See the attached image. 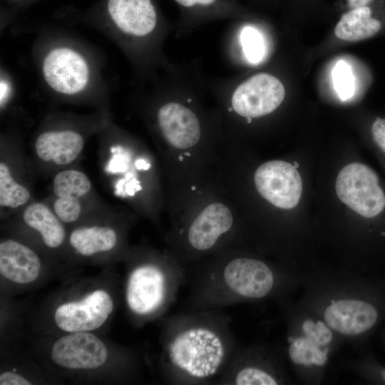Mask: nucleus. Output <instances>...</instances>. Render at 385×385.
<instances>
[{"mask_svg": "<svg viewBox=\"0 0 385 385\" xmlns=\"http://www.w3.org/2000/svg\"><path fill=\"white\" fill-rule=\"evenodd\" d=\"M83 147L82 136L73 130L47 131L35 143L37 156L45 162L67 165L77 158Z\"/></svg>", "mask_w": 385, "mask_h": 385, "instance_id": "15", "label": "nucleus"}, {"mask_svg": "<svg viewBox=\"0 0 385 385\" xmlns=\"http://www.w3.org/2000/svg\"><path fill=\"white\" fill-rule=\"evenodd\" d=\"M313 339L309 337L299 339L292 342L289 349V355L292 361L296 364L304 365H322L327 360V354L321 351Z\"/></svg>", "mask_w": 385, "mask_h": 385, "instance_id": "21", "label": "nucleus"}, {"mask_svg": "<svg viewBox=\"0 0 385 385\" xmlns=\"http://www.w3.org/2000/svg\"><path fill=\"white\" fill-rule=\"evenodd\" d=\"M158 120L164 138L177 148H188L200 140V127L197 116L180 103L170 102L161 106Z\"/></svg>", "mask_w": 385, "mask_h": 385, "instance_id": "12", "label": "nucleus"}, {"mask_svg": "<svg viewBox=\"0 0 385 385\" xmlns=\"http://www.w3.org/2000/svg\"><path fill=\"white\" fill-rule=\"evenodd\" d=\"M335 189L339 200L363 217H376L385 207V194L378 176L364 164L354 163L344 167Z\"/></svg>", "mask_w": 385, "mask_h": 385, "instance_id": "4", "label": "nucleus"}, {"mask_svg": "<svg viewBox=\"0 0 385 385\" xmlns=\"http://www.w3.org/2000/svg\"><path fill=\"white\" fill-rule=\"evenodd\" d=\"M324 317L332 329L344 335H357L376 324L379 313L372 304L366 301L343 299L330 304Z\"/></svg>", "mask_w": 385, "mask_h": 385, "instance_id": "10", "label": "nucleus"}, {"mask_svg": "<svg viewBox=\"0 0 385 385\" xmlns=\"http://www.w3.org/2000/svg\"><path fill=\"white\" fill-rule=\"evenodd\" d=\"M372 138L376 145L385 153V119L378 118L371 126Z\"/></svg>", "mask_w": 385, "mask_h": 385, "instance_id": "25", "label": "nucleus"}, {"mask_svg": "<svg viewBox=\"0 0 385 385\" xmlns=\"http://www.w3.org/2000/svg\"><path fill=\"white\" fill-rule=\"evenodd\" d=\"M91 188L89 178L83 173L68 170L58 173L53 181V190L57 198L80 200Z\"/></svg>", "mask_w": 385, "mask_h": 385, "instance_id": "19", "label": "nucleus"}, {"mask_svg": "<svg viewBox=\"0 0 385 385\" xmlns=\"http://www.w3.org/2000/svg\"><path fill=\"white\" fill-rule=\"evenodd\" d=\"M181 6L191 7L195 5L207 6L214 3L216 0H175Z\"/></svg>", "mask_w": 385, "mask_h": 385, "instance_id": "27", "label": "nucleus"}, {"mask_svg": "<svg viewBox=\"0 0 385 385\" xmlns=\"http://www.w3.org/2000/svg\"><path fill=\"white\" fill-rule=\"evenodd\" d=\"M43 74L53 90L71 95L86 87L89 71L87 63L79 53L68 48H57L45 57Z\"/></svg>", "mask_w": 385, "mask_h": 385, "instance_id": "9", "label": "nucleus"}, {"mask_svg": "<svg viewBox=\"0 0 385 385\" xmlns=\"http://www.w3.org/2000/svg\"><path fill=\"white\" fill-rule=\"evenodd\" d=\"M303 329L319 345H326L331 341V332L321 322L314 324L311 321H306L303 324Z\"/></svg>", "mask_w": 385, "mask_h": 385, "instance_id": "24", "label": "nucleus"}, {"mask_svg": "<svg viewBox=\"0 0 385 385\" xmlns=\"http://www.w3.org/2000/svg\"><path fill=\"white\" fill-rule=\"evenodd\" d=\"M240 40L243 53L251 63H257L265 56V47L261 33L252 26L242 29Z\"/></svg>", "mask_w": 385, "mask_h": 385, "instance_id": "22", "label": "nucleus"}, {"mask_svg": "<svg viewBox=\"0 0 385 385\" xmlns=\"http://www.w3.org/2000/svg\"><path fill=\"white\" fill-rule=\"evenodd\" d=\"M381 27V23L371 18V9L362 6L344 14L335 26L334 33L339 39L356 41L374 36Z\"/></svg>", "mask_w": 385, "mask_h": 385, "instance_id": "18", "label": "nucleus"}, {"mask_svg": "<svg viewBox=\"0 0 385 385\" xmlns=\"http://www.w3.org/2000/svg\"><path fill=\"white\" fill-rule=\"evenodd\" d=\"M113 301L103 289H96L81 300L59 305L54 313L57 327L67 332H90L101 327L113 310Z\"/></svg>", "mask_w": 385, "mask_h": 385, "instance_id": "7", "label": "nucleus"}, {"mask_svg": "<svg viewBox=\"0 0 385 385\" xmlns=\"http://www.w3.org/2000/svg\"><path fill=\"white\" fill-rule=\"evenodd\" d=\"M23 218L28 226L39 232L47 247L56 248L63 242L66 232L61 220L44 204L35 202L29 205Z\"/></svg>", "mask_w": 385, "mask_h": 385, "instance_id": "16", "label": "nucleus"}, {"mask_svg": "<svg viewBox=\"0 0 385 385\" xmlns=\"http://www.w3.org/2000/svg\"><path fill=\"white\" fill-rule=\"evenodd\" d=\"M41 270L40 258L26 245L13 240L0 243V273L5 279L29 284L38 278Z\"/></svg>", "mask_w": 385, "mask_h": 385, "instance_id": "13", "label": "nucleus"}, {"mask_svg": "<svg viewBox=\"0 0 385 385\" xmlns=\"http://www.w3.org/2000/svg\"><path fill=\"white\" fill-rule=\"evenodd\" d=\"M30 192L22 185L16 183L4 163H0V205L1 207L16 208L26 204Z\"/></svg>", "mask_w": 385, "mask_h": 385, "instance_id": "20", "label": "nucleus"}, {"mask_svg": "<svg viewBox=\"0 0 385 385\" xmlns=\"http://www.w3.org/2000/svg\"><path fill=\"white\" fill-rule=\"evenodd\" d=\"M1 385H30L31 382L16 372L4 371L0 375Z\"/></svg>", "mask_w": 385, "mask_h": 385, "instance_id": "26", "label": "nucleus"}, {"mask_svg": "<svg viewBox=\"0 0 385 385\" xmlns=\"http://www.w3.org/2000/svg\"><path fill=\"white\" fill-rule=\"evenodd\" d=\"M108 10L124 33L143 36L155 27L156 12L150 0H108Z\"/></svg>", "mask_w": 385, "mask_h": 385, "instance_id": "14", "label": "nucleus"}, {"mask_svg": "<svg viewBox=\"0 0 385 385\" xmlns=\"http://www.w3.org/2000/svg\"><path fill=\"white\" fill-rule=\"evenodd\" d=\"M117 241L115 231L106 226L77 228L69 237L71 246L76 252L83 256L111 250L115 247Z\"/></svg>", "mask_w": 385, "mask_h": 385, "instance_id": "17", "label": "nucleus"}, {"mask_svg": "<svg viewBox=\"0 0 385 385\" xmlns=\"http://www.w3.org/2000/svg\"><path fill=\"white\" fill-rule=\"evenodd\" d=\"M332 75L334 88L339 97L343 101L351 98L355 86L350 66L344 61H339L334 67Z\"/></svg>", "mask_w": 385, "mask_h": 385, "instance_id": "23", "label": "nucleus"}, {"mask_svg": "<svg viewBox=\"0 0 385 385\" xmlns=\"http://www.w3.org/2000/svg\"><path fill=\"white\" fill-rule=\"evenodd\" d=\"M371 0H348L349 5L351 8L366 6Z\"/></svg>", "mask_w": 385, "mask_h": 385, "instance_id": "28", "label": "nucleus"}, {"mask_svg": "<svg viewBox=\"0 0 385 385\" xmlns=\"http://www.w3.org/2000/svg\"><path fill=\"white\" fill-rule=\"evenodd\" d=\"M255 184L264 198L282 209L294 207L302 195L299 173L294 165L282 160L262 164L255 173Z\"/></svg>", "mask_w": 385, "mask_h": 385, "instance_id": "5", "label": "nucleus"}, {"mask_svg": "<svg viewBox=\"0 0 385 385\" xmlns=\"http://www.w3.org/2000/svg\"><path fill=\"white\" fill-rule=\"evenodd\" d=\"M231 322L220 309L183 311L168 318L163 341L168 381L215 383L237 347Z\"/></svg>", "mask_w": 385, "mask_h": 385, "instance_id": "1", "label": "nucleus"}, {"mask_svg": "<svg viewBox=\"0 0 385 385\" xmlns=\"http://www.w3.org/2000/svg\"><path fill=\"white\" fill-rule=\"evenodd\" d=\"M135 168L138 170H148L150 168V164L143 159H138L135 163Z\"/></svg>", "mask_w": 385, "mask_h": 385, "instance_id": "29", "label": "nucleus"}, {"mask_svg": "<svg viewBox=\"0 0 385 385\" xmlns=\"http://www.w3.org/2000/svg\"><path fill=\"white\" fill-rule=\"evenodd\" d=\"M9 92V86L8 84L4 81H1V101H2L3 99L5 98L6 95Z\"/></svg>", "mask_w": 385, "mask_h": 385, "instance_id": "30", "label": "nucleus"}, {"mask_svg": "<svg viewBox=\"0 0 385 385\" xmlns=\"http://www.w3.org/2000/svg\"><path fill=\"white\" fill-rule=\"evenodd\" d=\"M284 96V88L278 78L258 73L237 86L232 96V107L241 116L257 118L276 110Z\"/></svg>", "mask_w": 385, "mask_h": 385, "instance_id": "6", "label": "nucleus"}, {"mask_svg": "<svg viewBox=\"0 0 385 385\" xmlns=\"http://www.w3.org/2000/svg\"><path fill=\"white\" fill-rule=\"evenodd\" d=\"M275 278L263 261L245 257L196 266L187 271L189 288L183 311L220 309L260 299L273 289Z\"/></svg>", "mask_w": 385, "mask_h": 385, "instance_id": "2", "label": "nucleus"}, {"mask_svg": "<svg viewBox=\"0 0 385 385\" xmlns=\"http://www.w3.org/2000/svg\"><path fill=\"white\" fill-rule=\"evenodd\" d=\"M187 270L181 265L163 267L147 263L128 274L125 300L130 311L149 317L168 309L175 302L180 287L186 284Z\"/></svg>", "mask_w": 385, "mask_h": 385, "instance_id": "3", "label": "nucleus"}, {"mask_svg": "<svg viewBox=\"0 0 385 385\" xmlns=\"http://www.w3.org/2000/svg\"><path fill=\"white\" fill-rule=\"evenodd\" d=\"M233 217L229 208L222 203L207 206L190 225L187 241L192 250H212L220 237L232 228Z\"/></svg>", "mask_w": 385, "mask_h": 385, "instance_id": "11", "label": "nucleus"}, {"mask_svg": "<svg viewBox=\"0 0 385 385\" xmlns=\"http://www.w3.org/2000/svg\"><path fill=\"white\" fill-rule=\"evenodd\" d=\"M51 357L63 369H94L105 364L108 350L105 344L89 332H70L54 342Z\"/></svg>", "mask_w": 385, "mask_h": 385, "instance_id": "8", "label": "nucleus"}]
</instances>
